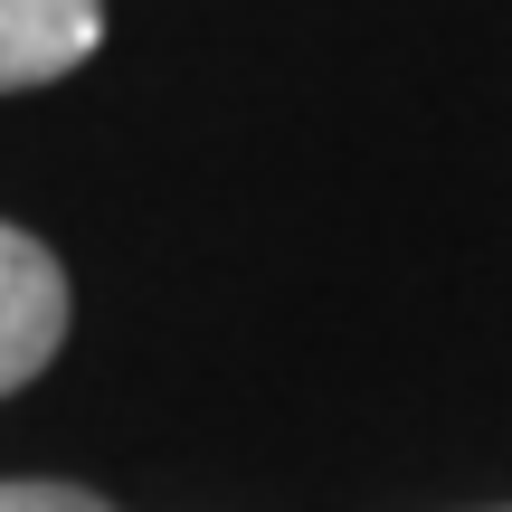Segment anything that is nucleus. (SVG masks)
<instances>
[{
    "label": "nucleus",
    "instance_id": "f257e3e1",
    "mask_svg": "<svg viewBox=\"0 0 512 512\" xmlns=\"http://www.w3.org/2000/svg\"><path fill=\"white\" fill-rule=\"evenodd\" d=\"M67 342V266L48 238L0 219V399L29 389Z\"/></svg>",
    "mask_w": 512,
    "mask_h": 512
},
{
    "label": "nucleus",
    "instance_id": "f03ea898",
    "mask_svg": "<svg viewBox=\"0 0 512 512\" xmlns=\"http://www.w3.org/2000/svg\"><path fill=\"white\" fill-rule=\"evenodd\" d=\"M105 38V0H0V95L57 86Z\"/></svg>",
    "mask_w": 512,
    "mask_h": 512
},
{
    "label": "nucleus",
    "instance_id": "7ed1b4c3",
    "mask_svg": "<svg viewBox=\"0 0 512 512\" xmlns=\"http://www.w3.org/2000/svg\"><path fill=\"white\" fill-rule=\"evenodd\" d=\"M0 512H114L105 494H86V484H48V475H10L0 484Z\"/></svg>",
    "mask_w": 512,
    "mask_h": 512
}]
</instances>
